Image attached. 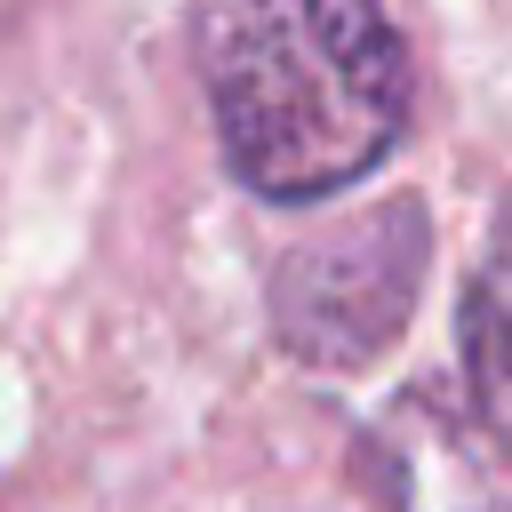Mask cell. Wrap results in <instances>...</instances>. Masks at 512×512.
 <instances>
[{
  "label": "cell",
  "instance_id": "cell-1",
  "mask_svg": "<svg viewBox=\"0 0 512 512\" xmlns=\"http://www.w3.org/2000/svg\"><path fill=\"white\" fill-rule=\"evenodd\" d=\"M192 72L256 200H328L408 136V40L384 0H192Z\"/></svg>",
  "mask_w": 512,
  "mask_h": 512
},
{
  "label": "cell",
  "instance_id": "cell-2",
  "mask_svg": "<svg viewBox=\"0 0 512 512\" xmlns=\"http://www.w3.org/2000/svg\"><path fill=\"white\" fill-rule=\"evenodd\" d=\"M432 272V224L416 192H392L376 208H352L320 232H304L272 264V336L304 368H368L400 344L416 296Z\"/></svg>",
  "mask_w": 512,
  "mask_h": 512
},
{
  "label": "cell",
  "instance_id": "cell-3",
  "mask_svg": "<svg viewBox=\"0 0 512 512\" xmlns=\"http://www.w3.org/2000/svg\"><path fill=\"white\" fill-rule=\"evenodd\" d=\"M360 464L384 512H512V424L480 384L416 376L360 432Z\"/></svg>",
  "mask_w": 512,
  "mask_h": 512
},
{
  "label": "cell",
  "instance_id": "cell-4",
  "mask_svg": "<svg viewBox=\"0 0 512 512\" xmlns=\"http://www.w3.org/2000/svg\"><path fill=\"white\" fill-rule=\"evenodd\" d=\"M456 352H464V376L488 392V384H512V200L496 208L488 224V248L464 280V304H456Z\"/></svg>",
  "mask_w": 512,
  "mask_h": 512
}]
</instances>
